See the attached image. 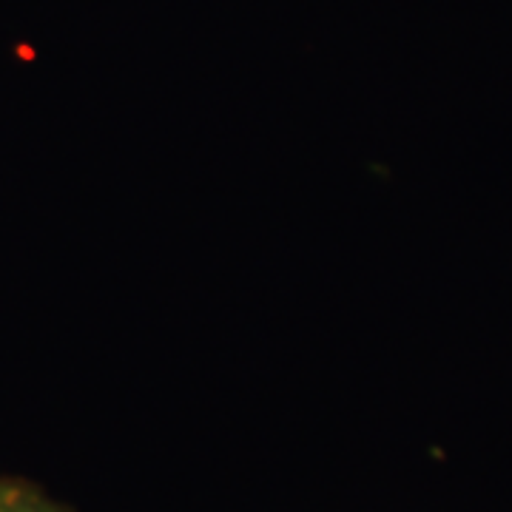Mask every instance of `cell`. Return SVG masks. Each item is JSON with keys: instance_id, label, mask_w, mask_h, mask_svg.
Returning a JSON list of instances; mask_svg holds the SVG:
<instances>
[{"instance_id": "obj_1", "label": "cell", "mask_w": 512, "mask_h": 512, "mask_svg": "<svg viewBox=\"0 0 512 512\" xmlns=\"http://www.w3.org/2000/svg\"><path fill=\"white\" fill-rule=\"evenodd\" d=\"M0 512H74L37 487L35 481L18 476H0Z\"/></svg>"}]
</instances>
